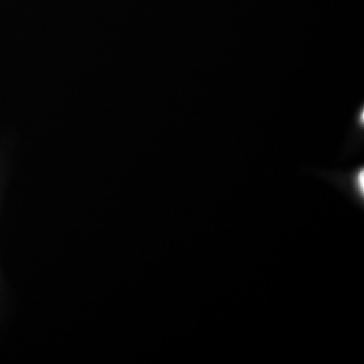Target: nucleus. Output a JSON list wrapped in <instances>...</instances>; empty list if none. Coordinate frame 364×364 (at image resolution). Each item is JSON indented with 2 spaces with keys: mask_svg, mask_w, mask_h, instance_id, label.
Here are the masks:
<instances>
[{
  "mask_svg": "<svg viewBox=\"0 0 364 364\" xmlns=\"http://www.w3.org/2000/svg\"><path fill=\"white\" fill-rule=\"evenodd\" d=\"M313 171L335 183L344 195L351 198L356 207L364 208V168H356L351 171Z\"/></svg>",
  "mask_w": 364,
  "mask_h": 364,
  "instance_id": "obj_1",
  "label": "nucleus"
}]
</instances>
